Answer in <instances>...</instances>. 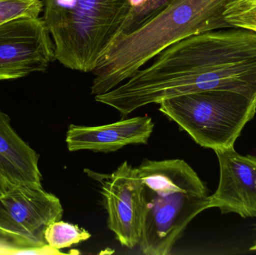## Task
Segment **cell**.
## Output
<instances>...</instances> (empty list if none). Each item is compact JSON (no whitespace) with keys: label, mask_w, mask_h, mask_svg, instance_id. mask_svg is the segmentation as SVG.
Returning <instances> with one entry per match:
<instances>
[{"label":"cell","mask_w":256,"mask_h":255,"mask_svg":"<svg viewBox=\"0 0 256 255\" xmlns=\"http://www.w3.org/2000/svg\"><path fill=\"white\" fill-rule=\"evenodd\" d=\"M108 227L129 249L140 244L146 210L144 184L137 168L124 162L102 181Z\"/></svg>","instance_id":"ba28073f"},{"label":"cell","mask_w":256,"mask_h":255,"mask_svg":"<svg viewBox=\"0 0 256 255\" xmlns=\"http://www.w3.org/2000/svg\"><path fill=\"white\" fill-rule=\"evenodd\" d=\"M90 238L91 235L85 229L61 220L51 223L44 233L46 244L57 250L76 245Z\"/></svg>","instance_id":"7c38bea8"},{"label":"cell","mask_w":256,"mask_h":255,"mask_svg":"<svg viewBox=\"0 0 256 255\" xmlns=\"http://www.w3.org/2000/svg\"><path fill=\"white\" fill-rule=\"evenodd\" d=\"M146 210L140 244L146 255H168L189 223L210 208L207 187L183 160H143Z\"/></svg>","instance_id":"3957f363"},{"label":"cell","mask_w":256,"mask_h":255,"mask_svg":"<svg viewBox=\"0 0 256 255\" xmlns=\"http://www.w3.org/2000/svg\"><path fill=\"white\" fill-rule=\"evenodd\" d=\"M62 215L60 199L42 186L12 187L0 196V238L24 251L45 247L46 228Z\"/></svg>","instance_id":"8992f818"},{"label":"cell","mask_w":256,"mask_h":255,"mask_svg":"<svg viewBox=\"0 0 256 255\" xmlns=\"http://www.w3.org/2000/svg\"><path fill=\"white\" fill-rule=\"evenodd\" d=\"M210 90L256 100V32L219 29L179 40L160 52L152 65L96 100L126 117L146 105Z\"/></svg>","instance_id":"6da1fadb"},{"label":"cell","mask_w":256,"mask_h":255,"mask_svg":"<svg viewBox=\"0 0 256 255\" xmlns=\"http://www.w3.org/2000/svg\"><path fill=\"white\" fill-rule=\"evenodd\" d=\"M224 16L232 28L256 32V0H230Z\"/></svg>","instance_id":"4fadbf2b"},{"label":"cell","mask_w":256,"mask_h":255,"mask_svg":"<svg viewBox=\"0 0 256 255\" xmlns=\"http://www.w3.org/2000/svg\"><path fill=\"white\" fill-rule=\"evenodd\" d=\"M132 0H44L43 18L56 60L92 72L103 52L124 31Z\"/></svg>","instance_id":"277c9868"},{"label":"cell","mask_w":256,"mask_h":255,"mask_svg":"<svg viewBox=\"0 0 256 255\" xmlns=\"http://www.w3.org/2000/svg\"><path fill=\"white\" fill-rule=\"evenodd\" d=\"M250 250L251 251H256V242L254 244V247H251Z\"/></svg>","instance_id":"e0dca14e"},{"label":"cell","mask_w":256,"mask_h":255,"mask_svg":"<svg viewBox=\"0 0 256 255\" xmlns=\"http://www.w3.org/2000/svg\"><path fill=\"white\" fill-rule=\"evenodd\" d=\"M153 129V121L147 115L98 127L70 124L66 133V142L70 151L114 152L126 145L147 143Z\"/></svg>","instance_id":"30bf717a"},{"label":"cell","mask_w":256,"mask_h":255,"mask_svg":"<svg viewBox=\"0 0 256 255\" xmlns=\"http://www.w3.org/2000/svg\"><path fill=\"white\" fill-rule=\"evenodd\" d=\"M44 0H0V25L22 17H39Z\"/></svg>","instance_id":"5bb4252c"},{"label":"cell","mask_w":256,"mask_h":255,"mask_svg":"<svg viewBox=\"0 0 256 255\" xmlns=\"http://www.w3.org/2000/svg\"><path fill=\"white\" fill-rule=\"evenodd\" d=\"M10 187L8 184L6 178H4L1 172H0V196L4 194L8 190H9Z\"/></svg>","instance_id":"2e32d148"},{"label":"cell","mask_w":256,"mask_h":255,"mask_svg":"<svg viewBox=\"0 0 256 255\" xmlns=\"http://www.w3.org/2000/svg\"><path fill=\"white\" fill-rule=\"evenodd\" d=\"M39 156L16 133L7 114L0 109V172L10 188L42 186Z\"/></svg>","instance_id":"8fae6325"},{"label":"cell","mask_w":256,"mask_h":255,"mask_svg":"<svg viewBox=\"0 0 256 255\" xmlns=\"http://www.w3.org/2000/svg\"><path fill=\"white\" fill-rule=\"evenodd\" d=\"M168 0H136L129 17H128L124 33L135 29L142 24L159 12Z\"/></svg>","instance_id":"9a60e30c"},{"label":"cell","mask_w":256,"mask_h":255,"mask_svg":"<svg viewBox=\"0 0 256 255\" xmlns=\"http://www.w3.org/2000/svg\"><path fill=\"white\" fill-rule=\"evenodd\" d=\"M160 111L200 146L216 150L234 147L256 113V100L222 90L183 94L162 100Z\"/></svg>","instance_id":"5b68a950"},{"label":"cell","mask_w":256,"mask_h":255,"mask_svg":"<svg viewBox=\"0 0 256 255\" xmlns=\"http://www.w3.org/2000/svg\"><path fill=\"white\" fill-rule=\"evenodd\" d=\"M230 0H168L150 19L120 34L93 70L92 94H105L126 82L173 43L207 31L232 28L224 12Z\"/></svg>","instance_id":"7a4b0ae2"},{"label":"cell","mask_w":256,"mask_h":255,"mask_svg":"<svg viewBox=\"0 0 256 255\" xmlns=\"http://www.w3.org/2000/svg\"><path fill=\"white\" fill-rule=\"evenodd\" d=\"M55 46L43 18L22 17L0 25V81L44 72Z\"/></svg>","instance_id":"52a82bcc"},{"label":"cell","mask_w":256,"mask_h":255,"mask_svg":"<svg viewBox=\"0 0 256 255\" xmlns=\"http://www.w3.org/2000/svg\"><path fill=\"white\" fill-rule=\"evenodd\" d=\"M214 151L220 175L218 190L210 196V208L256 217V156L240 155L234 147Z\"/></svg>","instance_id":"9c48e42d"}]
</instances>
